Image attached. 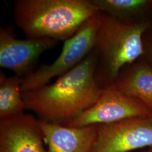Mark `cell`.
<instances>
[{"mask_svg": "<svg viewBox=\"0 0 152 152\" xmlns=\"http://www.w3.org/2000/svg\"><path fill=\"white\" fill-rule=\"evenodd\" d=\"M98 55L95 49L54 83L22 93L26 109L39 120L65 125L96 102L103 88L95 80Z\"/></svg>", "mask_w": 152, "mask_h": 152, "instance_id": "cell-1", "label": "cell"}, {"mask_svg": "<svg viewBox=\"0 0 152 152\" xmlns=\"http://www.w3.org/2000/svg\"><path fill=\"white\" fill-rule=\"evenodd\" d=\"M100 12L92 0H16L14 18L28 38L64 41Z\"/></svg>", "mask_w": 152, "mask_h": 152, "instance_id": "cell-2", "label": "cell"}, {"mask_svg": "<svg viewBox=\"0 0 152 152\" xmlns=\"http://www.w3.org/2000/svg\"><path fill=\"white\" fill-rule=\"evenodd\" d=\"M96 16L95 80L104 89L117 79L125 65L132 64L144 54L142 36L149 23L120 19L102 11Z\"/></svg>", "mask_w": 152, "mask_h": 152, "instance_id": "cell-3", "label": "cell"}, {"mask_svg": "<svg viewBox=\"0 0 152 152\" xmlns=\"http://www.w3.org/2000/svg\"><path fill=\"white\" fill-rule=\"evenodd\" d=\"M96 15L85 22L73 36L64 41L62 51L54 61L42 65L22 78V93L48 85L51 79L71 70L92 51L95 46Z\"/></svg>", "mask_w": 152, "mask_h": 152, "instance_id": "cell-4", "label": "cell"}, {"mask_svg": "<svg viewBox=\"0 0 152 152\" xmlns=\"http://www.w3.org/2000/svg\"><path fill=\"white\" fill-rule=\"evenodd\" d=\"M152 114L138 99L107 88L103 90L95 103L77 114L65 126L81 127L110 124L134 117H150Z\"/></svg>", "mask_w": 152, "mask_h": 152, "instance_id": "cell-5", "label": "cell"}, {"mask_svg": "<svg viewBox=\"0 0 152 152\" xmlns=\"http://www.w3.org/2000/svg\"><path fill=\"white\" fill-rule=\"evenodd\" d=\"M90 152H129L152 147V118L134 117L96 125Z\"/></svg>", "mask_w": 152, "mask_h": 152, "instance_id": "cell-6", "label": "cell"}, {"mask_svg": "<svg viewBox=\"0 0 152 152\" xmlns=\"http://www.w3.org/2000/svg\"><path fill=\"white\" fill-rule=\"evenodd\" d=\"M59 41L50 38L19 39L11 27L0 28V66L19 77L27 76L38 58Z\"/></svg>", "mask_w": 152, "mask_h": 152, "instance_id": "cell-7", "label": "cell"}, {"mask_svg": "<svg viewBox=\"0 0 152 152\" xmlns=\"http://www.w3.org/2000/svg\"><path fill=\"white\" fill-rule=\"evenodd\" d=\"M39 120L24 113L0 120V152H46Z\"/></svg>", "mask_w": 152, "mask_h": 152, "instance_id": "cell-8", "label": "cell"}, {"mask_svg": "<svg viewBox=\"0 0 152 152\" xmlns=\"http://www.w3.org/2000/svg\"><path fill=\"white\" fill-rule=\"evenodd\" d=\"M39 124L47 152H90L97 134L96 125L72 127L40 120Z\"/></svg>", "mask_w": 152, "mask_h": 152, "instance_id": "cell-9", "label": "cell"}, {"mask_svg": "<svg viewBox=\"0 0 152 152\" xmlns=\"http://www.w3.org/2000/svg\"><path fill=\"white\" fill-rule=\"evenodd\" d=\"M108 88L138 99L152 112V69L148 65L132 67Z\"/></svg>", "mask_w": 152, "mask_h": 152, "instance_id": "cell-10", "label": "cell"}, {"mask_svg": "<svg viewBox=\"0 0 152 152\" xmlns=\"http://www.w3.org/2000/svg\"><path fill=\"white\" fill-rule=\"evenodd\" d=\"M22 78L19 76H6L0 73V120L11 118L24 113L26 109L23 98Z\"/></svg>", "mask_w": 152, "mask_h": 152, "instance_id": "cell-11", "label": "cell"}, {"mask_svg": "<svg viewBox=\"0 0 152 152\" xmlns=\"http://www.w3.org/2000/svg\"><path fill=\"white\" fill-rule=\"evenodd\" d=\"M99 11L124 20L147 10L152 5L151 0H92Z\"/></svg>", "mask_w": 152, "mask_h": 152, "instance_id": "cell-12", "label": "cell"}, {"mask_svg": "<svg viewBox=\"0 0 152 152\" xmlns=\"http://www.w3.org/2000/svg\"><path fill=\"white\" fill-rule=\"evenodd\" d=\"M145 152H152V147H151L149 149H148L147 151H145Z\"/></svg>", "mask_w": 152, "mask_h": 152, "instance_id": "cell-13", "label": "cell"}, {"mask_svg": "<svg viewBox=\"0 0 152 152\" xmlns=\"http://www.w3.org/2000/svg\"><path fill=\"white\" fill-rule=\"evenodd\" d=\"M150 117H151V118H152V114H151V116H150Z\"/></svg>", "mask_w": 152, "mask_h": 152, "instance_id": "cell-14", "label": "cell"}, {"mask_svg": "<svg viewBox=\"0 0 152 152\" xmlns=\"http://www.w3.org/2000/svg\"><path fill=\"white\" fill-rule=\"evenodd\" d=\"M151 48H152V47H151Z\"/></svg>", "mask_w": 152, "mask_h": 152, "instance_id": "cell-15", "label": "cell"}]
</instances>
